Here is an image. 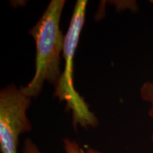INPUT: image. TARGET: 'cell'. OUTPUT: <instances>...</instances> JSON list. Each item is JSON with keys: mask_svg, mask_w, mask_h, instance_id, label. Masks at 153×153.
<instances>
[{"mask_svg": "<svg viewBox=\"0 0 153 153\" xmlns=\"http://www.w3.org/2000/svg\"><path fill=\"white\" fill-rule=\"evenodd\" d=\"M65 0H52L38 22L29 30L36 44L35 73L22 89L30 98L40 94L45 82L55 85L60 78L61 55L65 36L60 30V19Z\"/></svg>", "mask_w": 153, "mask_h": 153, "instance_id": "6da1fadb", "label": "cell"}, {"mask_svg": "<svg viewBox=\"0 0 153 153\" xmlns=\"http://www.w3.org/2000/svg\"><path fill=\"white\" fill-rule=\"evenodd\" d=\"M87 6V1L85 0H78L74 5L68 31L65 35L62 52L65 61V68L54 86V97L66 103V110L71 111L72 123L75 130L78 126L88 129L99 125V119L73 85L74 56L85 24Z\"/></svg>", "mask_w": 153, "mask_h": 153, "instance_id": "7a4b0ae2", "label": "cell"}, {"mask_svg": "<svg viewBox=\"0 0 153 153\" xmlns=\"http://www.w3.org/2000/svg\"><path fill=\"white\" fill-rule=\"evenodd\" d=\"M31 98L23 92L22 87L11 84L0 91V151L18 153L21 135L32 130L27 116Z\"/></svg>", "mask_w": 153, "mask_h": 153, "instance_id": "3957f363", "label": "cell"}, {"mask_svg": "<svg viewBox=\"0 0 153 153\" xmlns=\"http://www.w3.org/2000/svg\"><path fill=\"white\" fill-rule=\"evenodd\" d=\"M140 95L143 101L150 104L148 114L150 118H153V76L152 81L144 82L140 89ZM151 140L153 143V134L151 136Z\"/></svg>", "mask_w": 153, "mask_h": 153, "instance_id": "277c9868", "label": "cell"}, {"mask_svg": "<svg viewBox=\"0 0 153 153\" xmlns=\"http://www.w3.org/2000/svg\"><path fill=\"white\" fill-rule=\"evenodd\" d=\"M63 147L65 153H102L94 148H88L85 150L74 140L68 137L63 140Z\"/></svg>", "mask_w": 153, "mask_h": 153, "instance_id": "5b68a950", "label": "cell"}, {"mask_svg": "<svg viewBox=\"0 0 153 153\" xmlns=\"http://www.w3.org/2000/svg\"><path fill=\"white\" fill-rule=\"evenodd\" d=\"M22 153H42L36 143L30 138H26L24 142Z\"/></svg>", "mask_w": 153, "mask_h": 153, "instance_id": "8992f818", "label": "cell"}]
</instances>
